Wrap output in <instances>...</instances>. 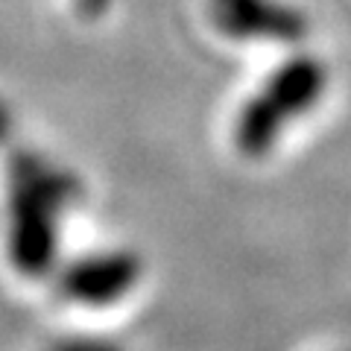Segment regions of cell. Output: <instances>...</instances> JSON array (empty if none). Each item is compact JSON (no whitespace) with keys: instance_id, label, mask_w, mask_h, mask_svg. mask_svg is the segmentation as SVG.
<instances>
[{"instance_id":"obj_3","label":"cell","mask_w":351,"mask_h":351,"mask_svg":"<svg viewBox=\"0 0 351 351\" xmlns=\"http://www.w3.org/2000/svg\"><path fill=\"white\" fill-rule=\"evenodd\" d=\"M141 261L123 249H103L73 258L59 276V293L80 307H112L138 287Z\"/></svg>"},{"instance_id":"obj_2","label":"cell","mask_w":351,"mask_h":351,"mask_svg":"<svg viewBox=\"0 0 351 351\" xmlns=\"http://www.w3.org/2000/svg\"><path fill=\"white\" fill-rule=\"evenodd\" d=\"M328 88L325 64L299 53L272 71L267 85L240 108L237 126H234V144L246 158H261L278 144L281 132L293 123L295 117L307 114L322 100Z\"/></svg>"},{"instance_id":"obj_4","label":"cell","mask_w":351,"mask_h":351,"mask_svg":"<svg viewBox=\"0 0 351 351\" xmlns=\"http://www.w3.org/2000/svg\"><path fill=\"white\" fill-rule=\"evenodd\" d=\"M211 24L228 38L295 44L307 36V18L281 0H208Z\"/></svg>"},{"instance_id":"obj_6","label":"cell","mask_w":351,"mask_h":351,"mask_svg":"<svg viewBox=\"0 0 351 351\" xmlns=\"http://www.w3.org/2000/svg\"><path fill=\"white\" fill-rule=\"evenodd\" d=\"M12 135V112L6 108V103H0V144H6Z\"/></svg>"},{"instance_id":"obj_5","label":"cell","mask_w":351,"mask_h":351,"mask_svg":"<svg viewBox=\"0 0 351 351\" xmlns=\"http://www.w3.org/2000/svg\"><path fill=\"white\" fill-rule=\"evenodd\" d=\"M50 351H126V348L103 337H64Z\"/></svg>"},{"instance_id":"obj_1","label":"cell","mask_w":351,"mask_h":351,"mask_svg":"<svg viewBox=\"0 0 351 351\" xmlns=\"http://www.w3.org/2000/svg\"><path fill=\"white\" fill-rule=\"evenodd\" d=\"M82 196L71 170L32 149L9 156V258L27 272L41 276L56 263L59 219Z\"/></svg>"}]
</instances>
